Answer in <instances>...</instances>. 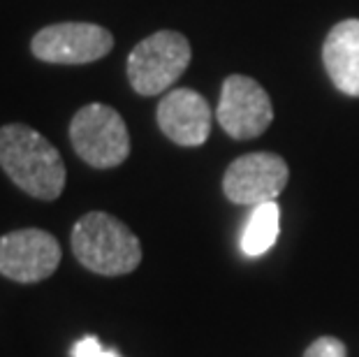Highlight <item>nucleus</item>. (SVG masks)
Here are the masks:
<instances>
[{
    "mask_svg": "<svg viewBox=\"0 0 359 357\" xmlns=\"http://www.w3.org/2000/svg\"><path fill=\"white\" fill-rule=\"evenodd\" d=\"M0 167L37 200H56L65 188V165L58 149L24 123L0 128Z\"/></svg>",
    "mask_w": 359,
    "mask_h": 357,
    "instance_id": "1",
    "label": "nucleus"
},
{
    "mask_svg": "<svg viewBox=\"0 0 359 357\" xmlns=\"http://www.w3.org/2000/svg\"><path fill=\"white\" fill-rule=\"evenodd\" d=\"M72 253L100 276L130 274L142 262V244L135 232L104 211H90L74 223Z\"/></svg>",
    "mask_w": 359,
    "mask_h": 357,
    "instance_id": "2",
    "label": "nucleus"
},
{
    "mask_svg": "<svg viewBox=\"0 0 359 357\" xmlns=\"http://www.w3.org/2000/svg\"><path fill=\"white\" fill-rule=\"evenodd\" d=\"M190 58V42L177 30H160L144 37L128 56L130 86L140 95L165 93L186 72Z\"/></svg>",
    "mask_w": 359,
    "mask_h": 357,
    "instance_id": "3",
    "label": "nucleus"
},
{
    "mask_svg": "<svg viewBox=\"0 0 359 357\" xmlns=\"http://www.w3.org/2000/svg\"><path fill=\"white\" fill-rule=\"evenodd\" d=\"M70 140L81 161L97 170L116 167L130 154V135L123 116L100 102L86 105L74 114Z\"/></svg>",
    "mask_w": 359,
    "mask_h": 357,
    "instance_id": "4",
    "label": "nucleus"
},
{
    "mask_svg": "<svg viewBox=\"0 0 359 357\" xmlns=\"http://www.w3.org/2000/svg\"><path fill=\"white\" fill-rule=\"evenodd\" d=\"M114 35L107 28L86 21H65L35 33L30 51L35 58L56 65H83L100 60L111 51Z\"/></svg>",
    "mask_w": 359,
    "mask_h": 357,
    "instance_id": "5",
    "label": "nucleus"
},
{
    "mask_svg": "<svg viewBox=\"0 0 359 357\" xmlns=\"http://www.w3.org/2000/svg\"><path fill=\"white\" fill-rule=\"evenodd\" d=\"M216 116L230 137L255 140L271 126L273 107L266 90L255 79L230 74L223 81Z\"/></svg>",
    "mask_w": 359,
    "mask_h": 357,
    "instance_id": "6",
    "label": "nucleus"
},
{
    "mask_svg": "<svg viewBox=\"0 0 359 357\" xmlns=\"http://www.w3.org/2000/svg\"><path fill=\"white\" fill-rule=\"evenodd\" d=\"M290 170L287 163L276 154H248L241 156L227 167L223 177V191L234 204H257L273 202L287 186Z\"/></svg>",
    "mask_w": 359,
    "mask_h": 357,
    "instance_id": "7",
    "label": "nucleus"
},
{
    "mask_svg": "<svg viewBox=\"0 0 359 357\" xmlns=\"http://www.w3.org/2000/svg\"><path fill=\"white\" fill-rule=\"evenodd\" d=\"M60 262L56 237L37 227L14 230L0 237V274L19 283H37L49 278Z\"/></svg>",
    "mask_w": 359,
    "mask_h": 357,
    "instance_id": "8",
    "label": "nucleus"
},
{
    "mask_svg": "<svg viewBox=\"0 0 359 357\" xmlns=\"http://www.w3.org/2000/svg\"><path fill=\"white\" fill-rule=\"evenodd\" d=\"M158 126L179 147H200L211 133V107L197 90L174 88L158 105Z\"/></svg>",
    "mask_w": 359,
    "mask_h": 357,
    "instance_id": "9",
    "label": "nucleus"
},
{
    "mask_svg": "<svg viewBox=\"0 0 359 357\" xmlns=\"http://www.w3.org/2000/svg\"><path fill=\"white\" fill-rule=\"evenodd\" d=\"M323 63L341 93L359 97V19H346L330 30Z\"/></svg>",
    "mask_w": 359,
    "mask_h": 357,
    "instance_id": "10",
    "label": "nucleus"
},
{
    "mask_svg": "<svg viewBox=\"0 0 359 357\" xmlns=\"http://www.w3.org/2000/svg\"><path fill=\"white\" fill-rule=\"evenodd\" d=\"M280 232V209L276 200L257 204L250 211L241 234V250L248 257H259L276 244Z\"/></svg>",
    "mask_w": 359,
    "mask_h": 357,
    "instance_id": "11",
    "label": "nucleus"
},
{
    "mask_svg": "<svg viewBox=\"0 0 359 357\" xmlns=\"http://www.w3.org/2000/svg\"><path fill=\"white\" fill-rule=\"evenodd\" d=\"M304 357H346V344L336 337H320L309 346Z\"/></svg>",
    "mask_w": 359,
    "mask_h": 357,
    "instance_id": "12",
    "label": "nucleus"
},
{
    "mask_svg": "<svg viewBox=\"0 0 359 357\" xmlns=\"http://www.w3.org/2000/svg\"><path fill=\"white\" fill-rule=\"evenodd\" d=\"M72 357H121V355L107 351L95 337H83L72 346Z\"/></svg>",
    "mask_w": 359,
    "mask_h": 357,
    "instance_id": "13",
    "label": "nucleus"
}]
</instances>
